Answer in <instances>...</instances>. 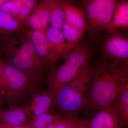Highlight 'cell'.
Wrapping results in <instances>:
<instances>
[{
  "instance_id": "1",
  "label": "cell",
  "mask_w": 128,
  "mask_h": 128,
  "mask_svg": "<svg viewBox=\"0 0 128 128\" xmlns=\"http://www.w3.org/2000/svg\"><path fill=\"white\" fill-rule=\"evenodd\" d=\"M94 70L88 90V105L83 115L88 118L115 100L128 84V66L100 60L94 66Z\"/></svg>"
},
{
  "instance_id": "2",
  "label": "cell",
  "mask_w": 128,
  "mask_h": 128,
  "mask_svg": "<svg viewBox=\"0 0 128 128\" xmlns=\"http://www.w3.org/2000/svg\"><path fill=\"white\" fill-rule=\"evenodd\" d=\"M93 55L90 41L82 40L64 59L63 64L48 73L45 81L48 91L51 93L58 87L68 84L80 72L92 65Z\"/></svg>"
},
{
  "instance_id": "3",
  "label": "cell",
  "mask_w": 128,
  "mask_h": 128,
  "mask_svg": "<svg viewBox=\"0 0 128 128\" xmlns=\"http://www.w3.org/2000/svg\"><path fill=\"white\" fill-rule=\"evenodd\" d=\"M5 86L4 104L8 106L26 104L41 82L34 80L20 69L5 61L3 69Z\"/></svg>"
},
{
  "instance_id": "4",
  "label": "cell",
  "mask_w": 128,
  "mask_h": 128,
  "mask_svg": "<svg viewBox=\"0 0 128 128\" xmlns=\"http://www.w3.org/2000/svg\"><path fill=\"white\" fill-rule=\"evenodd\" d=\"M118 0H80L89 38L98 39L111 21Z\"/></svg>"
},
{
  "instance_id": "5",
  "label": "cell",
  "mask_w": 128,
  "mask_h": 128,
  "mask_svg": "<svg viewBox=\"0 0 128 128\" xmlns=\"http://www.w3.org/2000/svg\"><path fill=\"white\" fill-rule=\"evenodd\" d=\"M12 54H8L12 64L20 69L32 78L42 82L51 70L50 66L36 52L32 43L28 40L20 48L16 50Z\"/></svg>"
},
{
  "instance_id": "6",
  "label": "cell",
  "mask_w": 128,
  "mask_h": 128,
  "mask_svg": "<svg viewBox=\"0 0 128 128\" xmlns=\"http://www.w3.org/2000/svg\"><path fill=\"white\" fill-rule=\"evenodd\" d=\"M51 94L53 109L62 117L80 118L78 114L86 110L88 105L86 97L73 90L68 84L58 87Z\"/></svg>"
},
{
  "instance_id": "7",
  "label": "cell",
  "mask_w": 128,
  "mask_h": 128,
  "mask_svg": "<svg viewBox=\"0 0 128 128\" xmlns=\"http://www.w3.org/2000/svg\"><path fill=\"white\" fill-rule=\"evenodd\" d=\"M125 30L107 33L100 40V60L128 66V36Z\"/></svg>"
},
{
  "instance_id": "8",
  "label": "cell",
  "mask_w": 128,
  "mask_h": 128,
  "mask_svg": "<svg viewBox=\"0 0 128 128\" xmlns=\"http://www.w3.org/2000/svg\"><path fill=\"white\" fill-rule=\"evenodd\" d=\"M114 101L88 118L89 128H127L118 112Z\"/></svg>"
},
{
  "instance_id": "9",
  "label": "cell",
  "mask_w": 128,
  "mask_h": 128,
  "mask_svg": "<svg viewBox=\"0 0 128 128\" xmlns=\"http://www.w3.org/2000/svg\"><path fill=\"white\" fill-rule=\"evenodd\" d=\"M26 34L38 56L51 69L54 67L60 58L48 39L45 32L30 29L27 30Z\"/></svg>"
},
{
  "instance_id": "10",
  "label": "cell",
  "mask_w": 128,
  "mask_h": 128,
  "mask_svg": "<svg viewBox=\"0 0 128 128\" xmlns=\"http://www.w3.org/2000/svg\"><path fill=\"white\" fill-rule=\"evenodd\" d=\"M50 0H40L24 24L34 30L46 31L50 24Z\"/></svg>"
},
{
  "instance_id": "11",
  "label": "cell",
  "mask_w": 128,
  "mask_h": 128,
  "mask_svg": "<svg viewBox=\"0 0 128 128\" xmlns=\"http://www.w3.org/2000/svg\"><path fill=\"white\" fill-rule=\"evenodd\" d=\"M29 105L30 118L52 111V95L48 90H43L40 87L33 94Z\"/></svg>"
},
{
  "instance_id": "12",
  "label": "cell",
  "mask_w": 128,
  "mask_h": 128,
  "mask_svg": "<svg viewBox=\"0 0 128 128\" xmlns=\"http://www.w3.org/2000/svg\"><path fill=\"white\" fill-rule=\"evenodd\" d=\"M1 122L15 125H23L30 118L29 102L22 105L8 106L0 110Z\"/></svg>"
},
{
  "instance_id": "13",
  "label": "cell",
  "mask_w": 128,
  "mask_h": 128,
  "mask_svg": "<svg viewBox=\"0 0 128 128\" xmlns=\"http://www.w3.org/2000/svg\"><path fill=\"white\" fill-rule=\"evenodd\" d=\"M128 28V0H118L111 21L105 29L108 33L118 29Z\"/></svg>"
},
{
  "instance_id": "14",
  "label": "cell",
  "mask_w": 128,
  "mask_h": 128,
  "mask_svg": "<svg viewBox=\"0 0 128 128\" xmlns=\"http://www.w3.org/2000/svg\"><path fill=\"white\" fill-rule=\"evenodd\" d=\"M65 21L70 25L86 32L87 28L86 19L82 10L69 0L61 1Z\"/></svg>"
},
{
  "instance_id": "15",
  "label": "cell",
  "mask_w": 128,
  "mask_h": 128,
  "mask_svg": "<svg viewBox=\"0 0 128 128\" xmlns=\"http://www.w3.org/2000/svg\"><path fill=\"white\" fill-rule=\"evenodd\" d=\"M45 32L60 58H64L75 48L67 43L60 30L50 27Z\"/></svg>"
},
{
  "instance_id": "16",
  "label": "cell",
  "mask_w": 128,
  "mask_h": 128,
  "mask_svg": "<svg viewBox=\"0 0 128 128\" xmlns=\"http://www.w3.org/2000/svg\"><path fill=\"white\" fill-rule=\"evenodd\" d=\"M24 22L12 14L0 9V34L9 35L23 30Z\"/></svg>"
},
{
  "instance_id": "17",
  "label": "cell",
  "mask_w": 128,
  "mask_h": 128,
  "mask_svg": "<svg viewBox=\"0 0 128 128\" xmlns=\"http://www.w3.org/2000/svg\"><path fill=\"white\" fill-rule=\"evenodd\" d=\"M94 66L92 65L78 73L68 84L73 90L85 95L94 74Z\"/></svg>"
},
{
  "instance_id": "18",
  "label": "cell",
  "mask_w": 128,
  "mask_h": 128,
  "mask_svg": "<svg viewBox=\"0 0 128 128\" xmlns=\"http://www.w3.org/2000/svg\"><path fill=\"white\" fill-rule=\"evenodd\" d=\"M65 21L61 1L50 0V24L51 27L61 30Z\"/></svg>"
},
{
  "instance_id": "19",
  "label": "cell",
  "mask_w": 128,
  "mask_h": 128,
  "mask_svg": "<svg viewBox=\"0 0 128 128\" xmlns=\"http://www.w3.org/2000/svg\"><path fill=\"white\" fill-rule=\"evenodd\" d=\"M62 117L54 110L30 118L28 122L34 128H53L55 121Z\"/></svg>"
},
{
  "instance_id": "20",
  "label": "cell",
  "mask_w": 128,
  "mask_h": 128,
  "mask_svg": "<svg viewBox=\"0 0 128 128\" xmlns=\"http://www.w3.org/2000/svg\"><path fill=\"white\" fill-rule=\"evenodd\" d=\"M60 31L67 43L74 47L80 43L85 32L70 25L65 21Z\"/></svg>"
},
{
  "instance_id": "21",
  "label": "cell",
  "mask_w": 128,
  "mask_h": 128,
  "mask_svg": "<svg viewBox=\"0 0 128 128\" xmlns=\"http://www.w3.org/2000/svg\"><path fill=\"white\" fill-rule=\"evenodd\" d=\"M114 101L118 112L128 128V84L124 88Z\"/></svg>"
},
{
  "instance_id": "22",
  "label": "cell",
  "mask_w": 128,
  "mask_h": 128,
  "mask_svg": "<svg viewBox=\"0 0 128 128\" xmlns=\"http://www.w3.org/2000/svg\"><path fill=\"white\" fill-rule=\"evenodd\" d=\"M22 6L18 18L22 22H25L33 11L40 0H18Z\"/></svg>"
},
{
  "instance_id": "23",
  "label": "cell",
  "mask_w": 128,
  "mask_h": 128,
  "mask_svg": "<svg viewBox=\"0 0 128 128\" xmlns=\"http://www.w3.org/2000/svg\"><path fill=\"white\" fill-rule=\"evenodd\" d=\"M78 117H62L55 121L53 128H73L74 121Z\"/></svg>"
},
{
  "instance_id": "24",
  "label": "cell",
  "mask_w": 128,
  "mask_h": 128,
  "mask_svg": "<svg viewBox=\"0 0 128 128\" xmlns=\"http://www.w3.org/2000/svg\"><path fill=\"white\" fill-rule=\"evenodd\" d=\"M73 128H89L88 118L82 117L76 118L74 121Z\"/></svg>"
},
{
  "instance_id": "25",
  "label": "cell",
  "mask_w": 128,
  "mask_h": 128,
  "mask_svg": "<svg viewBox=\"0 0 128 128\" xmlns=\"http://www.w3.org/2000/svg\"><path fill=\"white\" fill-rule=\"evenodd\" d=\"M5 94L4 82L3 73L0 74V104H4Z\"/></svg>"
},
{
  "instance_id": "26",
  "label": "cell",
  "mask_w": 128,
  "mask_h": 128,
  "mask_svg": "<svg viewBox=\"0 0 128 128\" xmlns=\"http://www.w3.org/2000/svg\"><path fill=\"white\" fill-rule=\"evenodd\" d=\"M0 128H23V124L18 126V125H13L10 124L0 122Z\"/></svg>"
},
{
  "instance_id": "27",
  "label": "cell",
  "mask_w": 128,
  "mask_h": 128,
  "mask_svg": "<svg viewBox=\"0 0 128 128\" xmlns=\"http://www.w3.org/2000/svg\"><path fill=\"white\" fill-rule=\"evenodd\" d=\"M23 128H34L29 124L28 121L23 124Z\"/></svg>"
},
{
  "instance_id": "28",
  "label": "cell",
  "mask_w": 128,
  "mask_h": 128,
  "mask_svg": "<svg viewBox=\"0 0 128 128\" xmlns=\"http://www.w3.org/2000/svg\"><path fill=\"white\" fill-rule=\"evenodd\" d=\"M9 0H0V6H1Z\"/></svg>"
},
{
  "instance_id": "29",
  "label": "cell",
  "mask_w": 128,
  "mask_h": 128,
  "mask_svg": "<svg viewBox=\"0 0 128 128\" xmlns=\"http://www.w3.org/2000/svg\"><path fill=\"white\" fill-rule=\"evenodd\" d=\"M80 0H70V1L71 2H75L76 3L78 2Z\"/></svg>"
},
{
  "instance_id": "30",
  "label": "cell",
  "mask_w": 128,
  "mask_h": 128,
  "mask_svg": "<svg viewBox=\"0 0 128 128\" xmlns=\"http://www.w3.org/2000/svg\"><path fill=\"white\" fill-rule=\"evenodd\" d=\"M1 122V112L0 110V122Z\"/></svg>"
}]
</instances>
